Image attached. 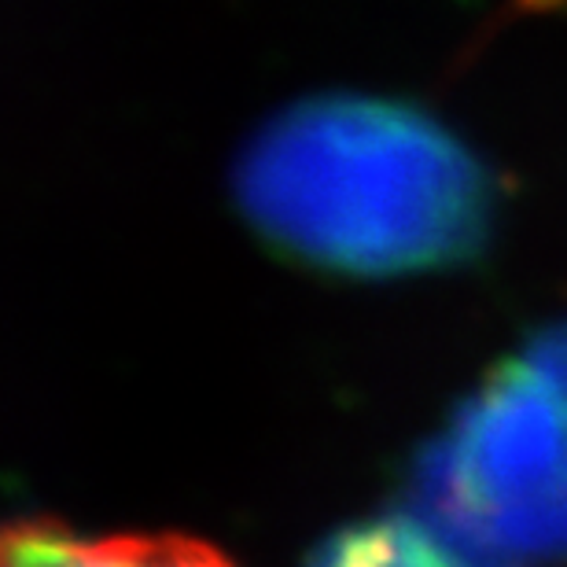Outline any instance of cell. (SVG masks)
I'll return each mask as SVG.
<instances>
[{"label": "cell", "instance_id": "obj_2", "mask_svg": "<svg viewBox=\"0 0 567 567\" xmlns=\"http://www.w3.org/2000/svg\"><path fill=\"white\" fill-rule=\"evenodd\" d=\"M442 502L513 546L567 542V354H535L464 413L442 457Z\"/></svg>", "mask_w": 567, "mask_h": 567}, {"label": "cell", "instance_id": "obj_5", "mask_svg": "<svg viewBox=\"0 0 567 567\" xmlns=\"http://www.w3.org/2000/svg\"><path fill=\"white\" fill-rule=\"evenodd\" d=\"M524 4H535V8H560L567 0H524Z\"/></svg>", "mask_w": 567, "mask_h": 567}, {"label": "cell", "instance_id": "obj_4", "mask_svg": "<svg viewBox=\"0 0 567 567\" xmlns=\"http://www.w3.org/2000/svg\"><path fill=\"white\" fill-rule=\"evenodd\" d=\"M313 567H461L453 553L410 516H380L343 527Z\"/></svg>", "mask_w": 567, "mask_h": 567}, {"label": "cell", "instance_id": "obj_3", "mask_svg": "<svg viewBox=\"0 0 567 567\" xmlns=\"http://www.w3.org/2000/svg\"><path fill=\"white\" fill-rule=\"evenodd\" d=\"M0 567H233L218 549L169 535L78 538L27 524L0 527Z\"/></svg>", "mask_w": 567, "mask_h": 567}, {"label": "cell", "instance_id": "obj_1", "mask_svg": "<svg viewBox=\"0 0 567 567\" xmlns=\"http://www.w3.org/2000/svg\"><path fill=\"white\" fill-rule=\"evenodd\" d=\"M236 196L280 251L354 277L453 262L486 218L483 169L446 130L358 96L277 115L247 144Z\"/></svg>", "mask_w": 567, "mask_h": 567}]
</instances>
